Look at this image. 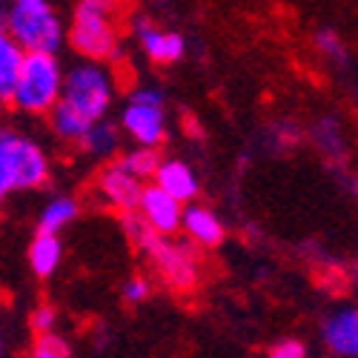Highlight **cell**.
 <instances>
[{
  "label": "cell",
  "instance_id": "cell-1",
  "mask_svg": "<svg viewBox=\"0 0 358 358\" xmlns=\"http://www.w3.org/2000/svg\"><path fill=\"white\" fill-rule=\"evenodd\" d=\"M127 0H75L66 43L80 61L115 64L124 52Z\"/></svg>",
  "mask_w": 358,
  "mask_h": 358
},
{
  "label": "cell",
  "instance_id": "cell-2",
  "mask_svg": "<svg viewBox=\"0 0 358 358\" xmlns=\"http://www.w3.org/2000/svg\"><path fill=\"white\" fill-rule=\"evenodd\" d=\"M52 181L46 146L12 124H0V206L15 192H35Z\"/></svg>",
  "mask_w": 358,
  "mask_h": 358
},
{
  "label": "cell",
  "instance_id": "cell-3",
  "mask_svg": "<svg viewBox=\"0 0 358 358\" xmlns=\"http://www.w3.org/2000/svg\"><path fill=\"white\" fill-rule=\"evenodd\" d=\"M66 66L52 52H23L9 106L26 117H46L64 95Z\"/></svg>",
  "mask_w": 358,
  "mask_h": 358
},
{
  "label": "cell",
  "instance_id": "cell-4",
  "mask_svg": "<svg viewBox=\"0 0 358 358\" xmlns=\"http://www.w3.org/2000/svg\"><path fill=\"white\" fill-rule=\"evenodd\" d=\"M3 26L23 52L57 55L66 43V23L49 0H3Z\"/></svg>",
  "mask_w": 358,
  "mask_h": 358
},
{
  "label": "cell",
  "instance_id": "cell-5",
  "mask_svg": "<svg viewBox=\"0 0 358 358\" xmlns=\"http://www.w3.org/2000/svg\"><path fill=\"white\" fill-rule=\"evenodd\" d=\"M64 103L80 112L86 121H101L109 117L117 101V72L115 64L101 61H78L64 75Z\"/></svg>",
  "mask_w": 358,
  "mask_h": 358
},
{
  "label": "cell",
  "instance_id": "cell-6",
  "mask_svg": "<svg viewBox=\"0 0 358 358\" xmlns=\"http://www.w3.org/2000/svg\"><path fill=\"white\" fill-rule=\"evenodd\" d=\"M141 255L149 261L155 278L175 295H192L203 278L201 250L192 247L187 238L152 235L141 250Z\"/></svg>",
  "mask_w": 358,
  "mask_h": 358
},
{
  "label": "cell",
  "instance_id": "cell-7",
  "mask_svg": "<svg viewBox=\"0 0 358 358\" xmlns=\"http://www.w3.org/2000/svg\"><path fill=\"white\" fill-rule=\"evenodd\" d=\"M117 127L135 146L161 149L169 141V109L166 95L155 83H141L127 95V103L117 115Z\"/></svg>",
  "mask_w": 358,
  "mask_h": 358
},
{
  "label": "cell",
  "instance_id": "cell-8",
  "mask_svg": "<svg viewBox=\"0 0 358 358\" xmlns=\"http://www.w3.org/2000/svg\"><path fill=\"white\" fill-rule=\"evenodd\" d=\"M129 32L141 49V55L155 66H175L187 57V38L169 26H161L155 17L143 12L129 17Z\"/></svg>",
  "mask_w": 358,
  "mask_h": 358
},
{
  "label": "cell",
  "instance_id": "cell-9",
  "mask_svg": "<svg viewBox=\"0 0 358 358\" xmlns=\"http://www.w3.org/2000/svg\"><path fill=\"white\" fill-rule=\"evenodd\" d=\"M92 189H95V195L101 198L103 206L115 210L117 215H124V213H135L141 189H143V181H141V178H135L121 161L115 158V161L101 164Z\"/></svg>",
  "mask_w": 358,
  "mask_h": 358
},
{
  "label": "cell",
  "instance_id": "cell-10",
  "mask_svg": "<svg viewBox=\"0 0 358 358\" xmlns=\"http://www.w3.org/2000/svg\"><path fill=\"white\" fill-rule=\"evenodd\" d=\"M307 141L315 146V152L330 164L336 172H347L352 161V143L347 124L341 121V115L336 112H324L307 127Z\"/></svg>",
  "mask_w": 358,
  "mask_h": 358
},
{
  "label": "cell",
  "instance_id": "cell-11",
  "mask_svg": "<svg viewBox=\"0 0 358 358\" xmlns=\"http://www.w3.org/2000/svg\"><path fill=\"white\" fill-rule=\"evenodd\" d=\"M138 218L152 229L155 235H175L181 232V218H184V203L175 195L164 192L158 184H143L138 206H135Z\"/></svg>",
  "mask_w": 358,
  "mask_h": 358
},
{
  "label": "cell",
  "instance_id": "cell-12",
  "mask_svg": "<svg viewBox=\"0 0 358 358\" xmlns=\"http://www.w3.org/2000/svg\"><path fill=\"white\" fill-rule=\"evenodd\" d=\"M181 232L184 238L198 247L201 252H210L224 247L227 241V224L224 218L206 203H184V218H181Z\"/></svg>",
  "mask_w": 358,
  "mask_h": 358
},
{
  "label": "cell",
  "instance_id": "cell-13",
  "mask_svg": "<svg viewBox=\"0 0 358 358\" xmlns=\"http://www.w3.org/2000/svg\"><path fill=\"white\" fill-rule=\"evenodd\" d=\"M321 341L336 358H358V307H338L321 321Z\"/></svg>",
  "mask_w": 358,
  "mask_h": 358
},
{
  "label": "cell",
  "instance_id": "cell-14",
  "mask_svg": "<svg viewBox=\"0 0 358 358\" xmlns=\"http://www.w3.org/2000/svg\"><path fill=\"white\" fill-rule=\"evenodd\" d=\"M152 184H158L164 192L175 195L181 203H192L201 195V178L198 169L184 158H161Z\"/></svg>",
  "mask_w": 358,
  "mask_h": 358
},
{
  "label": "cell",
  "instance_id": "cell-15",
  "mask_svg": "<svg viewBox=\"0 0 358 358\" xmlns=\"http://www.w3.org/2000/svg\"><path fill=\"white\" fill-rule=\"evenodd\" d=\"M78 149L95 164H106L115 161L124 152V132L117 127V121H109V117H101L92 127L86 129V135L80 138Z\"/></svg>",
  "mask_w": 358,
  "mask_h": 358
},
{
  "label": "cell",
  "instance_id": "cell-16",
  "mask_svg": "<svg viewBox=\"0 0 358 358\" xmlns=\"http://www.w3.org/2000/svg\"><path fill=\"white\" fill-rule=\"evenodd\" d=\"M307 141V127L295 117H273L261 132V146L266 155H289Z\"/></svg>",
  "mask_w": 358,
  "mask_h": 358
},
{
  "label": "cell",
  "instance_id": "cell-17",
  "mask_svg": "<svg viewBox=\"0 0 358 358\" xmlns=\"http://www.w3.org/2000/svg\"><path fill=\"white\" fill-rule=\"evenodd\" d=\"M64 264V241L61 235L52 232H35L29 244V270L38 278H52Z\"/></svg>",
  "mask_w": 358,
  "mask_h": 358
},
{
  "label": "cell",
  "instance_id": "cell-18",
  "mask_svg": "<svg viewBox=\"0 0 358 358\" xmlns=\"http://www.w3.org/2000/svg\"><path fill=\"white\" fill-rule=\"evenodd\" d=\"M80 218V201L75 195H52L38 213V232L61 235L66 227H72Z\"/></svg>",
  "mask_w": 358,
  "mask_h": 358
},
{
  "label": "cell",
  "instance_id": "cell-19",
  "mask_svg": "<svg viewBox=\"0 0 358 358\" xmlns=\"http://www.w3.org/2000/svg\"><path fill=\"white\" fill-rule=\"evenodd\" d=\"M46 121H49L52 135L61 141V143H66V146H78L80 138L86 135V129L92 127V121H86L80 112H75V109H72L69 103H64V101L55 103V109L46 115Z\"/></svg>",
  "mask_w": 358,
  "mask_h": 358
},
{
  "label": "cell",
  "instance_id": "cell-20",
  "mask_svg": "<svg viewBox=\"0 0 358 358\" xmlns=\"http://www.w3.org/2000/svg\"><path fill=\"white\" fill-rule=\"evenodd\" d=\"M20 61H23V49L6 32H0V106H9Z\"/></svg>",
  "mask_w": 358,
  "mask_h": 358
},
{
  "label": "cell",
  "instance_id": "cell-21",
  "mask_svg": "<svg viewBox=\"0 0 358 358\" xmlns=\"http://www.w3.org/2000/svg\"><path fill=\"white\" fill-rule=\"evenodd\" d=\"M313 46L333 69H341V72L350 69V49L336 29H318L315 38H313Z\"/></svg>",
  "mask_w": 358,
  "mask_h": 358
},
{
  "label": "cell",
  "instance_id": "cell-22",
  "mask_svg": "<svg viewBox=\"0 0 358 358\" xmlns=\"http://www.w3.org/2000/svg\"><path fill=\"white\" fill-rule=\"evenodd\" d=\"M117 161H121L135 178H141L143 184H149L152 181V175H155V169H158V164H161V152L158 149H152V146H129V149H124L121 155H117Z\"/></svg>",
  "mask_w": 358,
  "mask_h": 358
},
{
  "label": "cell",
  "instance_id": "cell-23",
  "mask_svg": "<svg viewBox=\"0 0 358 358\" xmlns=\"http://www.w3.org/2000/svg\"><path fill=\"white\" fill-rule=\"evenodd\" d=\"M26 358H72V344L61 333H41L35 336Z\"/></svg>",
  "mask_w": 358,
  "mask_h": 358
},
{
  "label": "cell",
  "instance_id": "cell-24",
  "mask_svg": "<svg viewBox=\"0 0 358 358\" xmlns=\"http://www.w3.org/2000/svg\"><path fill=\"white\" fill-rule=\"evenodd\" d=\"M149 295H152V278H149V275H129L121 284V298H124L129 307L143 304Z\"/></svg>",
  "mask_w": 358,
  "mask_h": 358
},
{
  "label": "cell",
  "instance_id": "cell-25",
  "mask_svg": "<svg viewBox=\"0 0 358 358\" xmlns=\"http://www.w3.org/2000/svg\"><path fill=\"white\" fill-rule=\"evenodd\" d=\"M29 330H32L35 336L41 333H55L57 330V310L52 304H38L32 307V313H29Z\"/></svg>",
  "mask_w": 358,
  "mask_h": 358
},
{
  "label": "cell",
  "instance_id": "cell-26",
  "mask_svg": "<svg viewBox=\"0 0 358 358\" xmlns=\"http://www.w3.org/2000/svg\"><path fill=\"white\" fill-rule=\"evenodd\" d=\"M266 352H270V358H307V344L295 336H284Z\"/></svg>",
  "mask_w": 358,
  "mask_h": 358
},
{
  "label": "cell",
  "instance_id": "cell-27",
  "mask_svg": "<svg viewBox=\"0 0 358 358\" xmlns=\"http://www.w3.org/2000/svg\"><path fill=\"white\" fill-rule=\"evenodd\" d=\"M344 187H347V189H350V195L358 201V172H352V175H347V178H344Z\"/></svg>",
  "mask_w": 358,
  "mask_h": 358
},
{
  "label": "cell",
  "instance_id": "cell-28",
  "mask_svg": "<svg viewBox=\"0 0 358 358\" xmlns=\"http://www.w3.org/2000/svg\"><path fill=\"white\" fill-rule=\"evenodd\" d=\"M350 98H352V106H355V112H358V75L350 80Z\"/></svg>",
  "mask_w": 358,
  "mask_h": 358
},
{
  "label": "cell",
  "instance_id": "cell-29",
  "mask_svg": "<svg viewBox=\"0 0 358 358\" xmlns=\"http://www.w3.org/2000/svg\"><path fill=\"white\" fill-rule=\"evenodd\" d=\"M0 358H6V336L0 330Z\"/></svg>",
  "mask_w": 358,
  "mask_h": 358
},
{
  "label": "cell",
  "instance_id": "cell-30",
  "mask_svg": "<svg viewBox=\"0 0 358 358\" xmlns=\"http://www.w3.org/2000/svg\"><path fill=\"white\" fill-rule=\"evenodd\" d=\"M0 32H6V26H3V0H0Z\"/></svg>",
  "mask_w": 358,
  "mask_h": 358
}]
</instances>
